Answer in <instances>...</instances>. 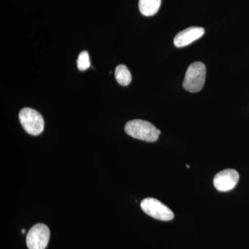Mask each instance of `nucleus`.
Segmentation results:
<instances>
[{"label": "nucleus", "mask_w": 249, "mask_h": 249, "mask_svg": "<svg viewBox=\"0 0 249 249\" xmlns=\"http://www.w3.org/2000/svg\"><path fill=\"white\" fill-rule=\"evenodd\" d=\"M124 131L134 139L151 142H157L160 134V131L155 125L148 121L139 119L127 122L124 126Z\"/></svg>", "instance_id": "1"}, {"label": "nucleus", "mask_w": 249, "mask_h": 249, "mask_svg": "<svg viewBox=\"0 0 249 249\" xmlns=\"http://www.w3.org/2000/svg\"><path fill=\"white\" fill-rule=\"evenodd\" d=\"M206 75V66L203 62L191 64L186 71L183 82V88L189 92H199L204 87Z\"/></svg>", "instance_id": "2"}, {"label": "nucleus", "mask_w": 249, "mask_h": 249, "mask_svg": "<svg viewBox=\"0 0 249 249\" xmlns=\"http://www.w3.org/2000/svg\"><path fill=\"white\" fill-rule=\"evenodd\" d=\"M19 119L23 128L31 135L37 136L42 133L45 122L42 115L31 108H23L19 111Z\"/></svg>", "instance_id": "3"}, {"label": "nucleus", "mask_w": 249, "mask_h": 249, "mask_svg": "<svg viewBox=\"0 0 249 249\" xmlns=\"http://www.w3.org/2000/svg\"><path fill=\"white\" fill-rule=\"evenodd\" d=\"M141 208L145 213L158 220L170 221L175 217L169 208L155 198L144 199L141 203Z\"/></svg>", "instance_id": "4"}, {"label": "nucleus", "mask_w": 249, "mask_h": 249, "mask_svg": "<svg viewBox=\"0 0 249 249\" xmlns=\"http://www.w3.org/2000/svg\"><path fill=\"white\" fill-rule=\"evenodd\" d=\"M50 238V231L44 224H37L31 228L27 235L29 249H45Z\"/></svg>", "instance_id": "5"}, {"label": "nucleus", "mask_w": 249, "mask_h": 249, "mask_svg": "<svg viewBox=\"0 0 249 249\" xmlns=\"http://www.w3.org/2000/svg\"><path fill=\"white\" fill-rule=\"evenodd\" d=\"M240 175L235 170L227 169L219 172L214 177V186L217 191L228 192L231 191L237 184Z\"/></svg>", "instance_id": "6"}, {"label": "nucleus", "mask_w": 249, "mask_h": 249, "mask_svg": "<svg viewBox=\"0 0 249 249\" xmlns=\"http://www.w3.org/2000/svg\"><path fill=\"white\" fill-rule=\"evenodd\" d=\"M204 29L201 27H189L185 30L180 31L175 36L174 39V44L175 47H186L189 45L192 42L200 38L201 36H204Z\"/></svg>", "instance_id": "7"}, {"label": "nucleus", "mask_w": 249, "mask_h": 249, "mask_svg": "<svg viewBox=\"0 0 249 249\" xmlns=\"http://www.w3.org/2000/svg\"><path fill=\"white\" fill-rule=\"evenodd\" d=\"M161 0H139V11L143 16H152L158 12Z\"/></svg>", "instance_id": "8"}, {"label": "nucleus", "mask_w": 249, "mask_h": 249, "mask_svg": "<svg viewBox=\"0 0 249 249\" xmlns=\"http://www.w3.org/2000/svg\"><path fill=\"white\" fill-rule=\"evenodd\" d=\"M115 77L118 83L122 86H127L132 81V75L127 67L124 65L116 67Z\"/></svg>", "instance_id": "9"}, {"label": "nucleus", "mask_w": 249, "mask_h": 249, "mask_svg": "<svg viewBox=\"0 0 249 249\" xmlns=\"http://www.w3.org/2000/svg\"><path fill=\"white\" fill-rule=\"evenodd\" d=\"M90 65V59L89 53L86 51L81 52L79 54L78 60H77V66H78V70L80 71H85L89 68Z\"/></svg>", "instance_id": "10"}, {"label": "nucleus", "mask_w": 249, "mask_h": 249, "mask_svg": "<svg viewBox=\"0 0 249 249\" xmlns=\"http://www.w3.org/2000/svg\"><path fill=\"white\" fill-rule=\"evenodd\" d=\"M22 233H24V232H25V230H24V229H22Z\"/></svg>", "instance_id": "11"}, {"label": "nucleus", "mask_w": 249, "mask_h": 249, "mask_svg": "<svg viewBox=\"0 0 249 249\" xmlns=\"http://www.w3.org/2000/svg\"><path fill=\"white\" fill-rule=\"evenodd\" d=\"M186 167L188 168H190V165H186Z\"/></svg>", "instance_id": "12"}]
</instances>
